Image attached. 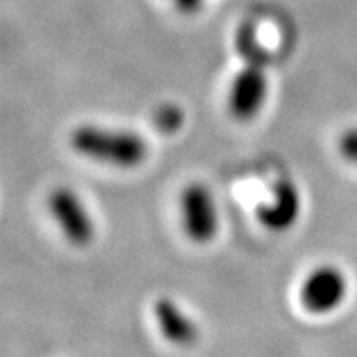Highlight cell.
<instances>
[{"instance_id":"obj_1","label":"cell","mask_w":357,"mask_h":357,"mask_svg":"<svg viewBox=\"0 0 357 357\" xmlns=\"http://www.w3.org/2000/svg\"><path fill=\"white\" fill-rule=\"evenodd\" d=\"M71 150L80 157L115 166V168H137L148 159V142L132 130L106 128L99 124H80L70 133Z\"/></svg>"},{"instance_id":"obj_2","label":"cell","mask_w":357,"mask_h":357,"mask_svg":"<svg viewBox=\"0 0 357 357\" xmlns=\"http://www.w3.org/2000/svg\"><path fill=\"white\" fill-rule=\"evenodd\" d=\"M181 219L190 239L199 245H206L221 228V213L215 195L206 184L192 183L181 195Z\"/></svg>"},{"instance_id":"obj_3","label":"cell","mask_w":357,"mask_h":357,"mask_svg":"<svg viewBox=\"0 0 357 357\" xmlns=\"http://www.w3.org/2000/svg\"><path fill=\"white\" fill-rule=\"evenodd\" d=\"M47 208L61 228L62 235L73 246H88L95 239L97 226L91 212L75 190L61 186L47 197Z\"/></svg>"},{"instance_id":"obj_4","label":"cell","mask_w":357,"mask_h":357,"mask_svg":"<svg viewBox=\"0 0 357 357\" xmlns=\"http://www.w3.org/2000/svg\"><path fill=\"white\" fill-rule=\"evenodd\" d=\"M348 296V279L335 264L314 268L299 288V301L306 310L324 315L337 310Z\"/></svg>"},{"instance_id":"obj_5","label":"cell","mask_w":357,"mask_h":357,"mask_svg":"<svg viewBox=\"0 0 357 357\" xmlns=\"http://www.w3.org/2000/svg\"><path fill=\"white\" fill-rule=\"evenodd\" d=\"M268 89L266 62H245L228 89V109L237 121H252L264 108Z\"/></svg>"},{"instance_id":"obj_6","label":"cell","mask_w":357,"mask_h":357,"mask_svg":"<svg viewBox=\"0 0 357 357\" xmlns=\"http://www.w3.org/2000/svg\"><path fill=\"white\" fill-rule=\"evenodd\" d=\"M303 210L301 192L297 184L290 178H279L273 184L272 197L270 201L263 202L257 206L259 222L270 231H288L296 225Z\"/></svg>"},{"instance_id":"obj_7","label":"cell","mask_w":357,"mask_h":357,"mask_svg":"<svg viewBox=\"0 0 357 357\" xmlns=\"http://www.w3.org/2000/svg\"><path fill=\"white\" fill-rule=\"evenodd\" d=\"M153 315L160 334L177 347H192L199 339V326L186 312L169 297H160L153 305Z\"/></svg>"},{"instance_id":"obj_8","label":"cell","mask_w":357,"mask_h":357,"mask_svg":"<svg viewBox=\"0 0 357 357\" xmlns=\"http://www.w3.org/2000/svg\"><path fill=\"white\" fill-rule=\"evenodd\" d=\"M235 46L239 52L243 62H270V53L264 50V46L259 43L257 31L254 26H241L237 35H235Z\"/></svg>"},{"instance_id":"obj_9","label":"cell","mask_w":357,"mask_h":357,"mask_svg":"<svg viewBox=\"0 0 357 357\" xmlns=\"http://www.w3.org/2000/svg\"><path fill=\"white\" fill-rule=\"evenodd\" d=\"M155 126L157 130L165 133L177 132L184 123V112L175 104H165L155 112Z\"/></svg>"},{"instance_id":"obj_10","label":"cell","mask_w":357,"mask_h":357,"mask_svg":"<svg viewBox=\"0 0 357 357\" xmlns=\"http://www.w3.org/2000/svg\"><path fill=\"white\" fill-rule=\"evenodd\" d=\"M337 148L344 160L357 166V128H348L347 132H343V135L339 137Z\"/></svg>"},{"instance_id":"obj_11","label":"cell","mask_w":357,"mask_h":357,"mask_svg":"<svg viewBox=\"0 0 357 357\" xmlns=\"http://www.w3.org/2000/svg\"><path fill=\"white\" fill-rule=\"evenodd\" d=\"M169 2H172L181 13L186 15L197 13L202 6H204V0H169Z\"/></svg>"}]
</instances>
